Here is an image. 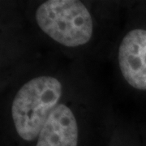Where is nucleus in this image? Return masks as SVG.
I'll use <instances>...</instances> for the list:
<instances>
[{"label":"nucleus","mask_w":146,"mask_h":146,"mask_svg":"<svg viewBox=\"0 0 146 146\" xmlns=\"http://www.w3.org/2000/svg\"><path fill=\"white\" fill-rule=\"evenodd\" d=\"M35 18L42 32L64 46H83L93 36L92 16L80 1H46L37 7Z\"/></svg>","instance_id":"2"},{"label":"nucleus","mask_w":146,"mask_h":146,"mask_svg":"<svg viewBox=\"0 0 146 146\" xmlns=\"http://www.w3.org/2000/svg\"><path fill=\"white\" fill-rule=\"evenodd\" d=\"M62 94V84L49 76L32 79L19 89L11 105V117L22 141H36L47 119L59 105Z\"/></svg>","instance_id":"1"},{"label":"nucleus","mask_w":146,"mask_h":146,"mask_svg":"<svg viewBox=\"0 0 146 146\" xmlns=\"http://www.w3.org/2000/svg\"><path fill=\"white\" fill-rule=\"evenodd\" d=\"M118 58L126 81L134 89L146 90V30L128 32L121 42Z\"/></svg>","instance_id":"3"},{"label":"nucleus","mask_w":146,"mask_h":146,"mask_svg":"<svg viewBox=\"0 0 146 146\" xmlns=\"http://www.w3.org/2000/svg\"><path fill=\"white\" fill-rule=\"evenodd\" d=\"M79 129L72 110L59 104L51 112L37 136L35 146H78Z\"/></svg>","instance_id":"4"}]
</instances>
